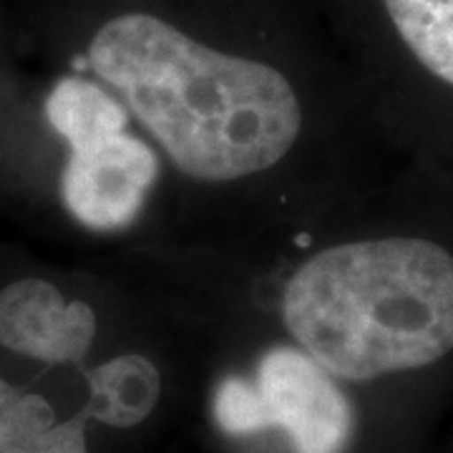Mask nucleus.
Returning a JSON list of instances; mask_svg holds the SVG:
<instances>
[{"label": "nucleus", "instance_id": "nucleus-4", "mask_svg": "<svg viewBox=\"0 0 453 453\" xmlns=\"http://www.w3.org/2000/svg\"><path fill=\"white\" fill-rule=\"evenodd\" d=\"M49 144L33 111L31 79L20 56L16 23L0 0V179L18 187L31 204L41 195Z\"/></svg>", "mask_w": 453, "mask_h": 453}, {"label": "nucleus", "instance_id": "nucleus-3", "mask_svg": "<svg viewBox=\"0 0 453 453\" xmlns=\"http://www.w3.org/2000/svg\"><path fill=\"white\" fill-rule=\"evenodd\" d=\"M166 323L169 312L162 323L119 345L79 375L83 386L81 413L88 423L106 426L111 431H134L157 413L164 401L166 375L159 357L146 348V335L157 333Z\"/></svg>", "mask_w": 453, "mask_h": 453}, {"label": "nucleus", "instance_id": "nucleus-1", "mask_svg": "<svg viewBox=\"0 0 453 453\" xmlns=\"http://www.w3.org/2000/svg\"><path fill=\"white\" fill-rule=\"evenodd\" d=\"M5 3L23 64L96 81L159 157L151 244L242 242L325 222L310 0Z\"/></svg>", "mask_w": 453, "mask_h": 453}, {"label": "nucleus", "instance_id": "nucleus-5", "mask_svg": "<svg viewBox=\"0 0 453 453\" xmlns=\"http://www.w3.org/2000/svg\"><path fill=\"white\" fill-rule=\"evenodd\" d=\"M0 453H91L88 418L81 408L61 416L43 393L0 372Z\"/></svg>", "mask_w": 453, "mask_h": 453}, {"label": "nucleus", "instance_id": "nucleus-6", "mask_svg": "<svg viewBox=\"0 0 453 453\" xmlns=\"http://www.w3.org/2000/svg\"><path fill=\"white\" fill-rule=\"evenodd\" d=\"M378 5L411 61L453 88V0H378Z\"/></svg>", "mask_w": 453, "mask_h": 453}, {"label": "nucleus", "instance_id": "nucleus-2", "mask_svg": "<svg viewBox=\"0 0 453 453\" xmlns=\"http://www.w3.org/2000/svg\"><path fill=\"white\" fill-rule=\"evenodd\" d=\"M154 295L184 330L244 348L242 365L219 372L210 388V418L222 436H280L290 453H350L357 434L356 403L308 353L259 325Z\"/></svg>", "mask_w": 453, "mask_h": 453}]
</instances>
